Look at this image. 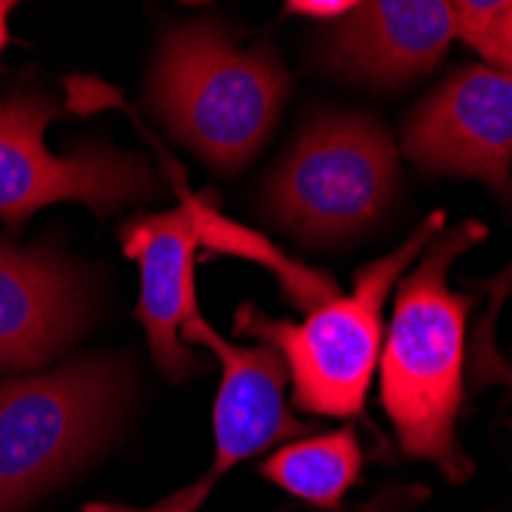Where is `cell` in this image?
Listing matches in <instances>:
<instances>
[{
	"label": "cell",
	"mask_w": 512,
	"mask_h": 512,
	"mask_svg": "<svg viewBox=\"0 0 512 512\" xmlns=\"http://www.w3.org/2000/svg\"><path fill=\"white\" fill-rule=\"evenodd\" d=\"M286 96L289 71L276 46L243 50L212 22L169 28L151 65V111L221 175H237L258 157Z\"/></svg>",
	"instance_id": "obj_2"
},
{
	"label": "cell",
	"mask_w": 512,
	"mask_h": 512,
	"mask_svg": "<svg viewBox=\"0 0 512 512\" xmlns=\"http://www.w3.org/2000/svg\"><path fill=\"white\" fill-rule=\"evenodd\" d=\"M457 34L454 4L371 0L325 25L319 62L368 86H405L427 77Z\"/></svg>",
	"instance_id": "obj_8"
},
{
	"label": "cell",
	"mask_w": 512,
	"mask_h": 512,
	"mask_svg": "<svg viewBox=\"0 0 512 512\" xmlns=\"http://www.w3.org/2000/svg\"><path fill=\"white\" fill-rule=\"evenodd\" d=\"M181 338L212 350L221 365V384L212 408L215 460L209 476L218 479L270 445L295 442L310 433V424L295 417L286 405L289 368L273 347L230 344L203 316H194L184 325Z\"/></svg>",
	"instance_id": "obj_10"
},
{
	"label": "cell",
	"mask_w": 512,
	"mask_h": 512,
	"mask_svg": "<svg viewBox=\"0 0 512 512\" xmlns=\"http://www.w3.org/2000/svg\"><path fill=\"white\" fill-rule=\"evenodd\" d=\"M120 405L123 378L99 356L0 378V512H22L74 473L114 430Z\"/></svg>",
	"instance_id": "obj_5"
},
{
	"label": "cell",
	"mask_w": 512,
	"mask_h": 512,
	"mask_svg": "<svg viewBox=\"0 0 512 512\" xmlns=\"http://www.w3.org/2000/svg\"><path fill=\"white\" fill-rule=\"evenodd\" d=\"M289 13L295 16H307V19H319V22H338L344 19L353 4H347V0H292V4H286Z\"/></svg>",
	"instance_id": "obj_16"
},
{
	"label": "cell",
	"mask_w": 512,
	"mask_h": 512,
	"mask_svg": "<svg viewBox=\"0 0 512 512\" xmlns=\"http://www.w3.org/2000/svg\"><path fill=\"white\" fill-rule=\"evenodd\" d=\"M482 221L448 227L396 286L393 319L381 347V405L408 457L430 460L454 485L473 476L457 442L467 381V316L473 295L448 286L451 264L485 240Z\"/></svg>",
	"instance_id": "obj_1"
},
{
	"label": "cell",
	"mask_w": 512,
	"mask_h": 512,
	"mask_svg": "<svg viewBox=\"0 0 512 512\" xmlns=\"http://www.w3.org/2000/svg\"><path fill=\"white\" fill-rule=\"evenodd\" d=\"M120 246L142 276L135 316L145 325L157 368L178 384L206 371L209 365L181 344V329L200 316L194 283L200 234L191 209L135 215L120 227Z\"/></svg>",
	"instance_id": "obj_9"
},
{
	"label": "cell",
	"mask_w": 512,
	"mask_h": 512,
	"mask_svg": "<svg viewBox=\"0 0 512 512\" xmlns=\"http://www.w3.org/2000/svg\"><path fill=\"white\" fill-rule=\"evenodd\" d=\"M457 34L473 50L488 59V65L512 74V0H491V4H454Z\"/></svg>",
	"instance_id": "obj_13"
},
{
	"label": "cell",
	"mask_w": 512,
	"mask_h": 512,
	"mask_svg": "<svg viewBox=\"0 0 512 512\" xmlns=\"http://www.w3.org/2000/svg\"><path fill=\"white\" fill-rule=\"evenodd\" d=\"M402 151L427 175L482 181L512 206V74L457 68L408 114Z\"/></svg>",
	"instance_id": "obj_7"
},
{
	"label": "cell",
	"mask_w": 512,
	"mask_h": 512,
	"mask_svg": "<svg viewBox=\"0 0 512 512\" xmlns=\"http://www.w3.org/2000/svg\"><path fill=\"white\" fill-rule=\"evenodd\" d=\"M59 114L62 105L37 89L0 99V218L10 230L56 203L111 215L160 197L157 172L138 154L108 145H80L68 154L46 148V126Z\"/></svg>",
	"instance_id": "obj_6"
},
{
	"label": "cell",
	"mask_w": 512,
	"mask_h": 512,
	"mask_svg": "<svg viewBox=\"0 0 512 512\" xmlns=\"http://www.w3.org/2000/svg\"><path fill=\"white\" fill-rule=\"evenodd\" d=\"M86 322L80 279L56 252L0 240V371L40 368Z\"/></svg>",
	"instance_id": "obj_11"
},
{
	"label": "cell",
	"mask_w": 512,
	"mask_h": 512,
	"mask_svg": "<svg viewBox=\"0 0 512 512\" xmlns=\"http://www.w3.org/2000/svg\"><path fill=\"white\" fill-rule=\"evenodd\" d=\"M16 10V4H0V56H4L7 43H10V13Z\"/></svg>",
	"instance_id": "obj_17"
},
{
	"label": "cell",
	"mask_w": 512,
	"mask_h": 512,
	"mask_svg": "<svg viewBox=\"0 0 512 512\" xmlns=\"http://www.w3.org/2000/svg\"><path fill=\"white\" fill-rule=\"evenodd\" d=\"M396 178V145L375 117L325 111L267 178L264 212L304 243H338L384 215Z\"/></svg>",
	"instance_id": "obj_4"
},
{
	"label": "cell",
	"mask_w": 512,
	"mask_h": 512,
	"mask_svg": "<svg viewBox=\"0 0 512 512\" xmlns=\"http://www.w3.org/2000/svg\"><path fill=\"white\" fill-rule=\"evenodd\" d=\"M215 482H218V479L206 473L200 482H194V485H188V488H181V491H175V494H169V497H163L160 503L145 506V509L120 506V503H86L83 512H200V506L206 503V497H209V491H212Z\"/></svg>",
	"instance_id": "obj_15"
},
{
	"label": "cell",
	"mask_w": 512,
	"mask_h": 512,
	"mask_svg": "<svg viewBox=\"0 0 512 512\" xmlns=\"http://www.w3.org/2000/svg\"><path fill=\"white\" fill-rule=\"evenodd\" d=\"M488 292H491V307L485 310L479 329H476V338H473V347H470V368H473V387L476 390H485L488 384H503L512 390V362H506L497 350V341H494V319H497V310L500 304L506 301V295L512 292V267H506L500 276H494L488 283Z\"/></svg>",
	"instance_id": "obj_14"
},
{
	"label": "cell",
	"mask_w": 512,
	"mask_h": 512,
	"mask_svg": "<svg viewBox=\"0 0 512 512\" xmlns=\"http://www.w3.org/2000/svg\"><path fill=\"white\" fill-rule=\"evenodd\" d=\"M442 230L445 212L427 215L402 246L356 270L350 295L313 307L304 322L270 319L252 301H243L234 313V332L258 338L283 356L295 387V408L316 417H356L381 362V310L387 295Z\"/></svg>",
	"instance_id": "obj_3"
},
{
	"label": "cell",
	"mask_w": 512,
	"mask_h": 512,
	"mask_svg": "<svg viewBox=\"0 0 512 512\" xmlns=\"http://www.w3.org/2000/svg\"><path fill=\"white\" fill-rule=\"evenodd\" d=\"M258 473L304 503L335 509L359 482L362 445L353 427L304 436L273 451Z\"/></svg>",
	"instance_id": "obj_12"
}]
</instances>
